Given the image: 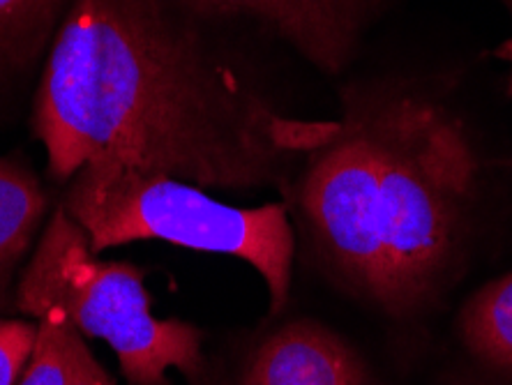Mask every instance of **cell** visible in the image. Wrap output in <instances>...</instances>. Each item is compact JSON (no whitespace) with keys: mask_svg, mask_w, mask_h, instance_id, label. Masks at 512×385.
Here are the masks:
<instances>
[{"mask_svg":"<svg viewBox=\"0 0 512 385\" xmlns=\"http://www.w3.org/2000/svg\"><path fill=\"white\" fill-rule=\"evenodd\" d=\"M215 12H238L266 21L323 72L349 63L365 17V0H192Z\"/></svg>","mask_w":512,"mask_h":385,"instance_id":"obj_6","label":"cell"},{"mask_svg":"<svg viewBox=\"0 0 512 385\" xmlns=\"http://www.w3.org/2000/svg\"><path fill=\"white\" fill-rule=\"evenodd\" d=\"M37 339V323L0 319V385H17Z\"/></svg>","mask_w":512,"mask_h":385,"instance_id":"obj_11","label":"cell"},{"mask_svg":"<svg viewBox=\"0 0 512 385\" xmlns=\"http://www.w3.org/2000/svg\"><path fill=\"white\" fill-rule=\"evenodd\" d=\"M503 5L508 7V12H510V19H512V0H501ZM496 56L499 58H503V60H508V65H510V79H508V93H510V97H512V37L510 40H506L501 44V49L496 51Z\"/></svg>","mask_w":512,"mask_h":385,"instance_id":"obj_13","label":"cell"},{"mask_svg":"<svg viewBox=\"0 0 512 385\" xmlns=\"http://www.w3.org/2000/svg\"><path fill=\"white\" fill-rule=\"evenodd\" d=\"M70 319L60 309H47L37 319V339L17 385H65V358Z\"/></svg>","mask_w":512,"mask_h":385,"instance_id":"obj_10","label":"cell"},{"mask_svg":"<svg viewBox=\"0 0 512 385\" xmlns=\"http://www.w3.org/2000/svg\"><path fill=\"white\" fill-rule=\"evenodd\" d=\"M49 196L24 164L0 157V309L47 215Z\"/></svg>","mask_w":512,"mask_h":385,"instance_id":"obj_7","label":"cell"},{"mask_svg":"<svg viewBox=\"0 0 512 385\" xmlns=\"http://www.w3.org/2000/svg\"><path fill=\"white\" fill-rule=\"evenodd\" d=\"M49 173L120 160L203 190L284 187L335 130L268 107L164 0H72L35 95Z\"/></svg>","mask_w":512,"mask_h":385,"instance_id":"obj_1","label":"cell"},{"mask_svg":"<svg viewBox=\"0 0 512 385\" xmlns=\"http://www.w3.org/2000/svg\"><path fill=\"white\" fill-rule=\"evenodd\" d=\"M480 160L464 123L413 95L346 100L305 157L296 206L326 266L390 316L423 312L469 238Z\"/></svg>","mask_w":512,"mask_h":385,"instance_id":"obj_2","label":"cell"},{"mask_svg":"<svg viewBox=\"0 0 512 385\" xmlns=\"http://www.w3.org/2000/svg\"><path fill=\"white\" fill-rule=\"evenodd\" d=\"M72 0H0V67H28L54 47Z\"/></svg>","mask_w":512,"mask_h":385,"instance_id":"obj_9","label":"cell"},{"mask_svg":"<svg viewBox=\"0 0 512 385\" xmlns=\"http://www.w3.org/2000/svg\"><path fill=\"white\" fill-rule=\"evenodd\" d=\"M150 305L146 273L132 263L97 261L84 229L60 203L19 279V312L37 321L47 309H60L81 335L116 351L130 385H169V369L194 379L203 332L178 319H155Z\"/></svg>","mask_w":512,"mask_h":385,"instance_id":"obj_4","label":"cell"},{"mask_svg":"<svg viewBox=\"0 0 512 385\" xmlns=\"http://www.w3.org/2000/svg\"><path fill=\"white\" fill-rule=\"evenodd\" d=\"M457 328L464 349L480 365L512 381V270L466 300Z\"/></svg>","mask_w":512,"mask_h":385,"instance_id":"obj_8","label":"cell"},{"mask_svg":"<svg viewBox=\"0 0 512 385\" xmlns=\"http://www.w3.org/2000/svg\"><path fill=\"white\" fill-rule=\"evenodd\" d=\"M65 385H116L100 362L93 358L84 342V335L74 326H70V332H67Z\"/></svg>","mask_w":512,"mask_h":385,"instance_id":"obj_12","label":"cell"},{"mask_svg":"<svg viewBox=\"0 0 512 385\" xmlns=\"http://www.w3.org/2000/svg\"><path fill=\"white\" fill-rule=\"evenodd\" d=\"M240 385H372V376L337 332L291 321L256 346Z\"/></svg>","mask_w":512,"mask_h":385,"instance_id":"obj_5","label":"cell"},{"mask_svg":"<svg viewBox=\"0 0 512 385\" xmlns=\"http://www.w3.org/2000/svg\"><path fill=\"white\" fill-rule=\"evenodd\" d=\"M63 208L84 229L95 254L134 240L227 254L263 277L270 316L280 314L289 300L296 247L284 203L236 208L185 180L120 160H93L70 178Z\"/></svg>","mask_w":512,"mask_h":385,"instance_id":"obj_3","label":"cell"}]
</instances>
